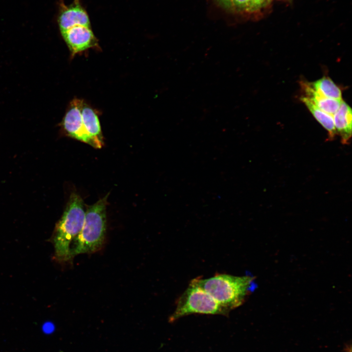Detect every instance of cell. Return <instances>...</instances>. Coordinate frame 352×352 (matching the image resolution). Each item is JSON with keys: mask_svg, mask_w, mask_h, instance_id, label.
Here are the masks:
<instances>
[{"mask_svg": "<svg viewBox=\"0 0 352 352\" xmlns=\"http://www.w3.org/2000/svg\"><path fill=\"white\" fill-rule=\"evenodd\" d=\"M311 113L317 121L327 131L328 139L332 140L335 136V130L333 115L329 114L316 107L308 98L303 96L301 98Z\"/></svg>", "mask_w": 352, "mask_h": 352, "instance_id": "obj_11", "label": "cell"}, {"mask_svg": "<svg viewBox=\"0 0 352 352\" xmlns=\"http://www.w3.org/2000/svg\"><path fill=\"white\" fill-rule=\"evenodd\" d=\"M239 8L246 10L256 9L253 0H230Z\"/></svg>", "mask_w": 352, "mask_h": 352, "instance_id": "obj_13", "label": "cell"}, {"mask_svg": "<svg viewBox=\"0 0 352 352\" xmlns=\"http://www.w3.org/2000/svg\"><path fill=\"white\" fill-rule=\"evenodd\" d=\"M222 0L226 1V2H228V1H230V0Z\"/></svg>", "mask_w": 352, "mask_h": 352, "instance_id": "obj_15", "label": "cell"}, {"mask_svg": "<svg viewBox=\"0 0 352 352\" xmlns=\"http://www.w3.org/2000/svg\"><path fill=\"white\" fill-rule=\"evenodd\" d=\"M57 22L60 32L76 25L91 26L88 15L80 0H73L69 5L60 0Z\"/></svg>", "mask_w": 352, "mask_h": 352, "instance_id": "obj_7", "label": "cell"}, {"mask_svg": "<svg viewBox=\"0 0 352 352\" xmlns=\"http://www.w3.org/2000/svg\"><path fill=\"white\" fill-rule=\"evenodd\" d=\"M176 308L169 321L193 313L226 314L229 311L220 305L200 287L190 283L188 287L177 299Z\"/></svg>", "mask_w": 352, "mask_h": 352, "instance_id": "obj_4", "label": "cell"}, {"mask_svg": "<svg viewBox=\"0 0 352 352\" xmlns=\"http://www.w3.org/2000/svg\"><path fill=\"white\" fill-rule=\"evenodd\" d=\"M61 33L70 51L72 58L88 49L99 47L91 26L76 25Z\"/></svg>", "mask_w": 352, "mask_h": 352, "instance_id": "obj_6", "label": "cell"}, {"mask_svg": "<svg viewBox=\"0 0 352 352\" xmlns=\"http://www.w3.org/2000/svg\"><path fill=\"white\" fill-rule=\"evenodd\" d=\"M84 207L81 197L72 193L51 238L55 258L59 262L65 263L72 259L70 243L82 229L86 214Z\"/></svg>", "mask_w": 352, "mask_h": 352, "instance_id": "obj_2", "label": "cell"}, {"mask_svg": "<svg viewBox=\"0 0 352 352\" xmlns=\"http://www.w3.org/2000/svg\"><path fill=\"white\" fill-rule=\"evenodd\" d=\"M336 132L343 144H348L352 137V116L351 108L343 100L339 108L333 115Z\"/></svg>", "mask_w": 352, "mask_h": 352, "instance_id": "obj_8", "label": "cell"}, {"mask_svg": "<svg viewBox=\"0 0 352 352\" xmlns=\"http://www.w3.org/2000/svg\"><path fill=\"white\" fill-rule=\"evenodd\" d=\"M301 86L305 95L316 107L323 111L333 115L339 108L343 100H337L324 97L316 91L310 82L301 83Z\"/></svg>", "mask_w": 352, "mask_h": 352, "instance_id": "obj_9", "label": "cell"}, {"mask_svg": "<svg viewBox=\"0 0 352 352\" xmlns=\"http://www.w3.org/2000/svg\"><path fill=\"white\" fill-rule=\"evenodd\" d=\"M108 195L87 210L82 229L72 242L70 248L72 258L76 255L95 252L102 247L106 230Z\"/></svg>", "mask_w": 352, "mask_h": 352, "instance_id": "obj_3", "label": "cell"}, {"mask_svg": "<svg viewBox=\"0 0 352 352\" xmlns=\"http://www.w3.org/2000/svg\"><path fill=\"white\" fill-rule=\"evenodd\" d=\"M83 101L74 98L70 102L63 119L62 126L68 136L95 148H101L104 144L92 137L83 124L81 113Z\"/></svg>", "mask_w": 352, "mask_h": 352, "instance_id": "obj_5", "label": "cell"}, {"mask_svg": "<svg viewBox=\"0 0 352 352\" xmlns=\"http://www.w3.org/2000/svg\"><path fill=\"white\" fill-rule=\"evenodd\" d=\"M256 9L262 6L266 0H253Z\"/></svg>", "mask_w": 352, "mask_h": 352, "instance_id": "obj_14", "label": "cell"}, {"mask_svg": "<svg viewBox=\"0 0 352 352\" xmlns=\"http://www.w3.org/2000/svg\"><path fill=\"white\" fill-rule=\"evenodd\" d=\"M310 83L316 91L324 97L337 100L342 99L341 89L329 77L324 76Z\"/></svg>", "mask_w": 352, "mask_h": 352, "instance_id": "obj_12", "label": "cell"}, {"mask_svg": "<svg viewBox=\"0 0 352 352\" xmlns=\"http://www.w3.org/2000/svg\"><path fill=\"white\" fill-rule=\"evenodd\" d=\"M81 113L83 124L88 133L94 139L103 143L101 128L97 113L83 101Z\"/></svg>", "mask_w": 352, "mask_h": 352, "instance_id": "obj_10", "label": "cell"}, {"mask_svg": "<svg viewBox=\"0 0 352 352\" xmlns=\"http://www.w3.org/2000/svg\"><path fill=\"white\" fill-rule=\"evenodd\" d=\"M190 283L202 288L229 311L242 305L257 287L253 276L224 273L207 279L196 278Z\"/></svg>", "mask_w": 352, "mask_h": 352, "instance_id": "obj_1", "label": "cell"}]
</instances>
